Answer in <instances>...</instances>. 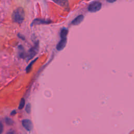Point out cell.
Listing matches in <instances>:
<instances>
[{"mask_svg": "<svg viewBox=\"0 0 134 134\" xmlns=\"http://www.w3.org/2000/svg\"><path fill=\"white\" fill-rule=\"evenodd\" d=\"M25 12L23 8L16 9L12 14V19L14 22L18 24L22 23L24 20Z\"/></svg>", "mask_w": 134, "mask_h": 134, "instance_id": "1", "label": "cell"}, {"mask_svg": "<svg viewBox=\"0 0 134 134\" xmlns=\"http://www.w3.org/2000/svg\"><path fill=\"white\" fill-rule=\"evenodd\" d=\"M38 48L39 44L38 42H37V43L35 44L34 47H33L32 48L29 49L28 54H27V59H28V60L33 59L34 57L36 55V54L38 51Z\"/></svg>", "mask_w": 134, "mask_h": 134, "instance_id": "2", "label": "cell"}, {"mask_svg": "<svg viewBox=\"0 0 134 134\" xmlns=\"http://www.w3.org/2000/svg\"><path fill=\"white\" fill-rule=\"evenodd\" d=\"M102 7V4L101 2L98 1H95L89 5L88 7V10L90 12H96L100 11Z\"/></svg>", "mask_w": 134, "mask_h": 134, "instance_id": "3", "label": "cell"}, {"mask_svg": "<svg viewBox=\"0 0 134 134\" xmlns=\"http://www.w3.org/2000/svg\"><path fill=\"white\" fill-rule=\"evenodd\" d=\"M22 124L24 128L27 131H30L33 128V125L32 121L28 119H25L22 121Z\"/></svg>", "mask_w": 134, "mask_h": 134, "instance_id": "4", "label": "cell"}, {"mask_svg": "<svg viewBox=\"0 0 134 134\" xmlns=\"http://www.w3.org/2000/svg\"><path fill=\"white\" fill-rule=\"evenodd\" d=\"M67 43V38H61V40L59 42L58 45L57 46V49L59 51H61L64 48L66 47V44Z\"/></svg>", "mask_w": 134, "mask_h": 134, "instance_id": "5", "label": "cell"}, {"mask_svg": "<svg viewBox=\"0 0 134 134\" xmlns=\"http://www.w3.org/2000/svg\"><path fill=\"white\" fill-rule=\"evenodd\" d=\"M53 1L57 4L63 7H67L69 5V2L68 0H53Z\"/></svg>", "mask_w": 134, "mask_h": 134, "instance_id": "6", "label": "cell"}, {"mask_svg": "<svg viewBox=\"0 0 134 134\" xmlns=\"http://www.w3.org/2000/svg\"><path fill=\"white\" fill-rule=\"evenodd\" d=\"M84 19V16L82 15H80L76 17V18L73 19V21L72 22L71 24L73 25H78L81 23V22L83 21Z\"/></svg>", "mask_w": 134, "mask_h": 134, "instance_id": "7", "label": "cell"}, {"mask_svg": "<svg viewBox=\"0 0 134 134\" xmlns=\"http://www.w3.org/2000/svg\"><path fill=\"white\" fill-rule=\"evenodd\" d=\"M50 23V21H47L44 19H36L34 20L33 22V24L35 25L37 24H49Z\"/></svg>", "mask_w": 134, "mask_h": 134, "instance_id": "8", "label": "cell"}, {"mask_svg": "<svg viewBox=\"0 0 134 134\" xmlns=\"http://www.w3.org/2000/svg\"><path fill=\"white\" fill-rule=\"evenodd\" d=\"M68 33V29L66 28H63L61 30L60 32V37L61 38H67V36Z\"/></svg>", "mask_w": 134, "mask_h": 134, "instance_id": "9", "label": "cell"}, {"mask_svg": "<svg viewBox=\"0 0 134 134\" xmlns=\"http://www.w3.org/2000/svg\"><path fill=\"white\" fill-rule=\"evenodd\" d=\"M5 123H6V124L8 125H12L14 123L13 121L12 120L11 118H9V117H6L4 119Z\"/></svg>", "mask_w": 134, "mask_h": 134, "instance_id": "10", "label": "cell"}, {"mask_svg": "<svg viewBox=\"0 0 134 134\" xmlns=\"http://www.w3.org/2000/svg\"><path fill=\"white\" fill-rule=\"evenodd\" d=\"M25 104V101L24 98H22L20 101V103H19V105L18 107V108L19 109V110L23 109L24 107Z\"/></svg>", "mask_w": 134, "mask_h": 134, "instance_id": "11", "label": "cell"}, {"mask_svg": "<svg viewBox=\"0 0 134 134\" xmlns=\"http://www.w3.org/2000/svg\"><path fill=\"white\" fill-rule=\"evenodd\" d=\"M37 58H36L35 60H34L33 61L31 62L30 64H29V65L28 66V67H27V68H26V72L27 73H28L29 72H30L31 69V67H32V66H33V64L37 60Z\"/></svg>", "mask_w": 134, "mask_h": 134, "instance_id": "12", "label": "cell"}, {"mask_svg": "<svg viewBox=\"0 0 134 134\" xmlns=\"http://www.w3.org/2000/svg\"><path fill=\"white\" fill-rule=\"evenodd\" d=\"M25 111L27 113H30L31 111V104H27L26 107H25Z\"/></svg>", "mask_w": 134, "mask_h": 134, "instance_id": "13", "label": "cell"}, {"mask_svg": "<svg viewBox=\"0 0 134 134\" xmlns=\"http://www.w3.org/2000/svg\"><path fill=\"white\" fill-rule=\"evenodd\" d=\"M6 134H16L15 131L14 130H11L9 131L8 132H7V133Z\"/></svg>", "mask_w": 134, "mask_h": 134, "instance_id": "14", "label": "cell"}, {"mask_svg": "<svg viewBox=\"0 0 134 134\" xmlns=\"http://www.w3.org/2000/svg\"><path fill=\"white\" fill-rule=\"evenodd\" d=\"M1 133L2 134V132H3V124H2V123H1Z\"/></svg>", "mask_w": 134, "mask_h": 134, "instance_id": "15", "label": "cell"}, {"mask_svg": "<svg viewBox=\"0 0 134 134\" xmlns=\"http://www.w3.org/2000/svg\"><path fill=\"white\" fill-rule=\"evenodd\" d=\"M108 2H110V3H113V2H115L116 0H106Z\"/></svg>", "mask_w": 134, "mask_h": 134, "instance_id": "16", "label": "cell"}, {"mask_svg": "<svg viewBox=\"0 0 134 134\" xmlns=\"http://www.w3.org/2000/svg\"><path fill=\"white\" fill-rule=\"evenodd\" d=\"M16 113V111H13V112H12L11 113V115H15V114Z\"/></svg>", "mask_w": 134, "mask_h": 134, "instance_id": "17", "label": "cell"}]
</instances>
